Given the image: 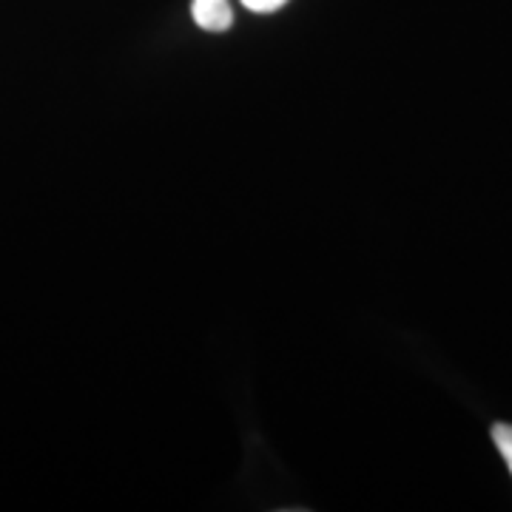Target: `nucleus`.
Wrapping results in <instances>:
<instances>
[{
    "mask_svg": "<svg viewBox=\"0 0 512 512\" xmlns=\"http://www.w3.org/2000/svg\"><path fill=\"white\" fill-rule=\"evenodd\" d=\"M191 15L205 32H225L231 26V6L228 0H194Z\"/></svg>",
    "mask_w": 512,
    "mask_h": 512,
    "instance_id": "obj_1",
    "label": "nucleus"
},
{
    "mask_svg": "<svg viewBox=\"0 0 512 512\" xmlns=\"http://www.w3.org/2000/svg\"><path fill=\"white\" fill-rule=\"evenodd\" d=\"M493 441L512 473V424H493Z\"/></svg>",
    "mask_w": 512,
    "mask_h": 512,
    "instance_id": "obj_2",
    "label": "nucleus"
},
{
    "mask_svg": "<svg viewBox=\"0 0 512 512\" xmlns=\"http://www.w3.org/2000/svg\"><path fill=\"white\" fill-rule=\"evenodd\" d=\"M251 12H259V15H268V12H276L279 6H285L288 0H242Z\"/></svg>",
    "mask_w": 512,
    "mask_h": 512,
    "instance_id": "obj_3",
    "label": "nucleus"
}]
</instances>
